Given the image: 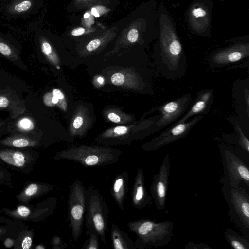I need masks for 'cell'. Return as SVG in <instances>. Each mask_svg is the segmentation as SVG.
Masks as SVG:
<instances>
[{"mask_svg": "<svg viewBox=\"0 0 249 249\" xmlns=\"http://www.w3.org/2000/svg\"><path fill=\"white\" fill-rule=\"evenodd\" d=\"M129 231L136 234V249H147L167 245L173 236L174 222L171 221L156 222L149 219H141L129 222Z\"/></svg>", "mask_w": 249, "mask_h": 249, "instance_id": "6da1fadb", "label": "cell"}, {"mask_svg": "<svg viewBox=\"0 0 249 249\" xmlns=\"http://www.w3.org/2000/svg\"><path fill=\"white\" fill-rule=\"evenodd\" d=\"M121 155L122 151L115 149L81 146L58 152L53 159L71 160L85 167L102 166L116 163Z\"/></svg>", "mask_w": 249, "mask_h": 249, "instance_id": "7a4b0ae2", "label": "cell"}, {"mask_svg": "<svg viewBox=\"0 0 249 249\" xmlns=\"http://www.w3.org/2000/svg\"><path fill=\"white\" fill-rule=\"evenodd\" d=\"M107 205L98 190L93 186L87 189V205L85 216L87 236L96 231L100 240L106 244V234L108 229Z\"/></svg>", "mask_w": 249, "mask_h": 249, "instance_id": "3957f363", "label": "cell"}, {"mask_svg": "<svg viewBox=\"0 0 249 249\" xmlns=\"http://www.w3.org/2000/svg\"><path fill=\"white\" fill-rule=\"evenodd\" d=\"M222 185L231 220L247 239L249 237V195L241 185L236 188Z\"/></svg>", "mask_w": 249, "mask_h": 249, "instance_id": "277c9868", "label": "cell"}, {"mask_svg": "<svg viewBox=\"0 0 249 249\" xmlns=\"http://www.w3.org/2000/svg\"><path fill=\"white\" fill-rule=\"evenodd\" d=\"M219 150L223 169V174L220 179L221 184L236 188L244 183L249 188V165L233 148L221 145Z\"/></svg>", "mask_w": 249, "mask_h": 249, "instance_id": "5b68a950", "label": "cell"}, {"mask_svg": "<svg viewBox=\"0 0 249 249\" xmlns=\"http://www.w3.org/2000/svg\"><path fill=\"white\" fill-rule=\"evenodd\" d=\"M68 219L71 234L77 241L82 233L87 205V189L78 180L73 182L69 189Z\"/></svg>", "mask_w": 249, "mask_h": 249, "instance_id": "8992f818", "label": "cell"}, {"mask_svg": "<svg viewBox=\"0 0 249 249\" xmlns=\"http://www.w3.org/2000/svg\"><path fill=\"white\" fill-rule=\"evenodd\" d=\"M56 204L57 198L52 197L35 207L20 205L12 209L2 208V211L5 215L13 219L38 222L51 215Z\"/></svg>", "mask_w": 249, "mask_h": 249, "instance_id": "52a82bcc", "label": "cell"}, {"mask_svg": "<svg viewBox=\"0 0 249 249\" xmlns=\"http://www.w3.org/2000/svg\"><path fill=\"white\" fill-rule=\"evenodd\" d=\"M201 114L195 116L188 122L172 124L149 142L144 144L142 148L147 151L156 150L161 147L185 137L191 128L202 118Z\"/></svg>", "mask_w": 249, "mask_h": 249, "instance_id": "ba28073f", "label": "cell"}, {"mask_svg": "<svg viewBox=\"0 0 249 249\" xmlns=\"http://www.w3.org/2000/svg\"><path fill=\"white\" fill-rule=\"evenodd\" d=\"M171 163L168 154L162 160L158 172L153 178L150 191L156 209L161 211L165 209V203L168 192Z\"/></svg>", "mask_w": 249, "mask_h": 249, "instance_id": "9c48e42d", "label": "cell"}, {"mask_svg": "<svg viewBox=\"0 0 249 249\" xmlns=\"http://www.w3.org/2000/svg\"><path fill=\"white\" fill-rule=\"evenodd\" d=\"M39 155L28 151L0 149V161L16 170L28 174L35 166Z\"/></svg>", "mask_w": 249, "mask_h": 249, "instance_id": "30bf717a", "label": "cell"}, {"mask_svg": "<svg viewBox=\"0 0 249 249\" xmlns=\"http://www.w3.org/2000/svg\"><path fill=\"white\" fill-rule=\"evenodd\" d=\"M191 96L188 94L168 102L158 107L161 115L156 125L158 130L165 127L179 118L187 111L191 104Z\"/></svg>", "mask_w": 249, "mask_h": 249, "instance_id": "8fae6325", "label": "cell"}, {"mask_svg": "<svg viewBox=\"0 0 249 249\" xmlns=\"http://www.w3.org/2000/svg\"><path fill=\"white\" fill-rule=\"evenodd\" d=\"M133 206L141 210L152 204V197L147 192L145 183V176L142 168L138 169L131 193Z\"/></svg>", "mask_w": 249, "mask_h": 249, "instance_id": "7c38bea8", "label": "cell"}, {"mask_svg": "<svg viewBox=\"0 0 249 249\" xmlns=\"http://www.w3.org/2000/svg\"><path fill=\"white\" fill-rule=\"evenodd\" d=\"M213 97V90H206L201 92L197 96L190 109L180 119L173 124L186 122L193 116L206 113L209 111Z\"/></svg>", "mask_w": 249, "mask_h": 249, "instance_id": "4fadbf2b", "label": "cell"}, {"mask_svg": "<svg viewBox=\"0 0 249 249\" xmlns=\"http://www.w3.org/2000/svg\"><path fill=\"white\" fill-rule=\"evenodd\" d=\"M53 189V185L49 183L38 182H30L16 196V198L18 202L27 204L33 199L48 194Z\"/></svg>", "mask_w": 249, "mask_h": 249, "instance_id": "5bb4252c", "label": "cell"}, {"mask_svg": "<svg viewBox=\"0 0 249 249\" xmlns=\"http://www.w3.org/2000/svg\"><path fill=\"white\" fill-rule=\"evenodd\" d=\"M128 172L123 171L115 178L111 193L118 208L122 211L124 210V202L128 191Z\"/></svg>", "mask_w": 249, "mask_h": 249, "instance_id": "9a60e30c", "label": "cell"}, {"mask_svg": "<svg viewBox=\"0 0 249 249\" xmlns=\"http://www.w3.org/2000/svg\"><path fill=\"white\" fill-rule=\"evenodd\" d=\"M248 55V50L245 47L224 50L215 54L212 63L216 66H223L242 60Z\"/></svg>", "mask_w": 249, "mask_h": 249, "instance_id": "2e32d148", "label": "cell"}, {"mask_svg": "<svg viewBox=\"0 0 249 249\" xmlns=\"http://www.w3.org/2000/svg\"><path fill=\"white\" fill-rule=\"evenodd\" d=\"M27 228L20 220L0 217V241L7 237H17L22 231Z\"/></svg>", "mask_w": 249, "mask_h": 249, "instance_id": "e0dca14e", "label": "cell"}, {"mask_svg": "<svg viewBox=\"0 0 249 249\" xmlns=\"http://www.w3.org/2000/svg\"><path fill=\"white\" fill-rule=\"evenodd\" d=\"M111 237L114 249H136L127 233L122 231L114 223L111 224Z\"/></svg>", "mask_w": 249, "mask_h": 249, "instance_id": "ac0fdd59", "label": "cell"}, {"mask_svg": "<svg viewBox=\"0 0 249 249\" xmlns=\"http://www.w3.org/2000/svg\"><path fill=\"white\" fill-rule=\"evenodd\" d=\"M0 144L3 146L18 148L34 147L39 144L36 140L23 135H14L0 141Z\"/></svg>", "mask_w": 249, "mask_h": 249, "instance_id": "d6986e66", "label": "cell"}, {"mask_svg": "<svg viewBox=\"0 0 249 249\" xmlns=\"http://www.w3.org/2000/svg\"><path fill=\"white\" fill-rule=\"evenodd\" d=\"M224 235L228 243L233 249H249V242L244 236L238 234L231 228H227Z\"/></svg>", "mask_w": 249, "mask_h": 249, "instance_id": "ffe728a7", "label": "cell"}, {"mask_svg": "<svg viewBox=\"0 0 249 249\" xmlns=\"http://www.w3.org/2000/svg\"><path fill=\"white\" fill-rule=\"evenodd\" d=\"M34 230L28 228L22 231L17 236L14 245V249H29L33 244Z\"/></svg>", "mask_w": 249, "mask_h": 249, "instance_id": "44dd1931", "label": "cell"}, {"mask_svg": "<svg viewBox=\"0 0 249 249\" xmlns=\"http://www.w3.org/2000/svg\"><path fill=\"white\" fill-rule=\"evenodd\" d=\"M0 53L14 62H18L20 60L17 51L1 39H0Z\"/></svg>", "mask_w": 249, "mask_h": 249, "instance_id": "7402d4cb", "label": "cell"}, {"mask_svg": "<svg viewBox=\"0 0 249 249\" xmlns=\"http://www.w3.org/2000/svg\"><path fill=\"white\" fill-rule=\"evenodd\" d=\"M40 46L43 53L47 59L53 64H57V57L50 43L45 39H42L40 41Z\"/></svg>", "mask_w": 249, "mask_h": 249, "instance_id": "603a6c76", "label": "cell"}, {"mask_svg": "<svg viewBox=\"0 0 249 249\" xmlns=\"http://www.w3.org/2000/svg\"><path fill=\"white\" fill-rule=\"evenodd\" d=\"M87 240L84 243L81 249H98L99 248L100 237L96 231L89 234Z\"/></svg>", "mask_w": 249, "mask_h": 249, "instance_id": "cb8c5ba5", "label": "cell"}, {"mask_svg": "<svg viewBox=\"0 0 249 249\" xmlns=\"http://www.w3.org/2000/svg\"><path fill=\"white\" fill-rule=\"evenodd\" d=\"M12 175L0 161V184L12 187Z\"/></svg>", "mask_w": 249, "mask_h": 249, "instance_id": "d4e9b609", "label": "cell"}, {"mask_svg": "<svg viewBox=\"0 0 249 249\" xmlns=\"http://www.w3.org/2000/svg\"><path fill=\"white\" fill-rule=\"evenodd\" d=\"M17 126L19 130L22 131L27 132L33 130L35 125L31 119L28 117H24L18 121Z\"/></svg>", "mask_w": 249, "mask_h": 249, "instance_id": "484cf974", "label": "cell"}, {"mask_svg": "<svg viewBox=\"0 0 249 249\" xmlns=\"http://www.w3.org/2000/svg\"><path fill=\"white\" fill-rule=\"evenodd\" d=\"M236 129L239 133L238 144L240 147L248 154L249 153V141L242 132L238 124L235 125Z\"/></svg>", "mask_w": 249, "mask_h": 249, "instance_id": "4316f807", "label": "cell"}, {"mask_svg": "<svg viewBox=\"0 0 249 249\" xmlns=\"http://www.w3.org/2000/svg\"><path fill=\"white\" fill-rule=\"evenodd\" d=\"M32 4V3L30 0H24L15 5L14 9L18 13L25 12L31 8Z\"/></svg>", "mask_w": 249, "mask_h": 249, "instance_id": "83f0119b", "label": "cell"}, {"mask_svg": "<svg viewBox=\"0 0 249 249\" xmlns=\"http://www.w3.org/2000/svg\"><path fill=\"white\" fill-rule=\"evenodd\" d=\"M51 243L53 249H64L67 246V244L64 243L61 237L57 235H54L52 237Z\"/></svg>", "mask_w": 249, "mask_h": 249, "instance_id": "f1b7e54d", "label": "cell"}, {"mask_svg": "<svg viewBox=\"0 0 249 249\" xmlns=\"http://www.w3.org/2000/svg\"><path fill=\"white\" fill-rule=\"evenodd\" d=\"M184 249H213L208 245L203 243H196L192 241L188 242L184 247Z\"/></svg>", "mask_w": 249, "mask_h": 249, "instance_id": "f546056e", "label": "cell"}, {"mask_svg": "<svg viewBox=\"0 0 249 249\" xmlns=\"http://www.w3.org/2000/svg\"><path fill=\"white\" fill-rule=\"evenodd\" d=\"M111 81L113 84L116 86L122 85L124 81V77L121 73H115L111 77Z\"/></svg>", "mask_w": 249, "mask_h": 249, "instance_id": "4dcf8cb0", "label": "cell"}, {"mask_svg": "<svg viewBox=\"0 0 249 249\" xmlns=\"http://www.w3.org/2000/svg\"><path fill=\"white\" fill-rule=\"evenodd\" d=\"M139 33L138 30L135 28L130 29L127 35V38L130 42H136L138 38Z\"/></svg>", "mask_w": 249, "mask_h": 249, "instance_id": "1f68e13d", "label": "cell"}, {"mask_svg": "<svg viewBox=\"0 0 249 249\" xmlns=\"http://www.w3.org/2000/svg\"><path fill=\"white\" fill-rule=\"evenodd\" d=\"M101 40L95 39L90 41L87 46V50L89 52L93 51L98 48L101 44Z\"/></svg>", "mask_w": 249, "mask_h": 249, "instance_id": "d6a6232c", "label": "cell"}, {"mask_svg": "<svg viewBox=\"0 0 249 249\" xmlns=\"http://www.w3.org/2000/svg\"><path fill=\"white\" fill-rule=\"evenodd\" d=\"M192 15L196 18L203 17L206 15V12L201 7L194 8L192 12Z\"/></svg>", "mask_w": 249, "mask_h": 249, "instance_id": "836d02e7", "label": "cell"}, {"mask_svg": "<svg viewBox=\"0 0 249 249\" xmlns=\"http://www.w3.org/2000/svg\"><path fill=\"white\" fill-rule=\"evenodd\" d=\"M127 128L124 126H117L113 129V132L117 136L124 135L127 132Z\"/></svg>", "mask_w": 249, "mask_h": 249, "instance_id": "e575fe53", "label": "cell"}, {"mask_svg": "<svg viewBox=\"0 0 249 249\" xmlns=\"http://www.w3.org/2000/svg\"><path fill=\"white\" fill-rule=\"evenodd\" d=\"M10 102L9 99L5 96H0V108H4L8 107Z\"/></svg>", "mask_w": 249, "mask_h": 249, "instance_id": "d590c367", "label": "cell"}, {"mask_svg": "<svg viewBox=\"0 0 249 249\" xmlns=\"http://www.w3.org/2000/svg\"><path fill=\"white\" fill-rule=\"evenodd\" d=\"M83 123V120L82 117L80 116H77L73 121V127L75 129H78L82 126Z\"/></svg>", "mask_w": 249, "mask_h": 249, "instance_id": "8d00e7d4", "label": "cell"}, {"mask_svg": "<svg viewBox=\"0 0 249 249\" xmlns=\"http://www.w3.org/2000/svg\"><path fill=\"white\" fill-rule=\"evenodd\" d=\"M15 239L7 237L4 240L3 244L6 248H10L14 246Z\"/></svg>", "mask_w": 249, "mask_h": 249, "instance_id": "74e56055", "label": "cell"}, {"mask_svg": "<svg viewBox=\"0 0 249 249\" xmlns=\"http://www.w3.org/2000/svg\"><path fill=\"white\" fill-rule=\"evenodd\" d=\"M85 32V29L82 27H78L73 29L71 31V34L73 36H79L84 34Z\"/></svg>", "mask_w": 249, "mask_h": 249, "instance_id": "f35d334b", "label": "cell"}, {"mask_svg": "<svg viewBox=\"0 0 249 249\" xmlns=\"http://www.w3.org/2000/svg\"><path fill=\"white\" fill-rule=\"evenodd\" d=\"M52 95L56 97L59 101L65 99L64 95L62 92L58 89H54L52 91Z\"/></svg>", "mask_w": 249, "mask_h": 249, "instance_id": "ab89813d", "label": "cell"}, {"mask_svg": "<svg viewBox=\"0 0 249 249\" xmlns=\"http://www.w3.org/2000/svg\"><path fill=\"white\" fill-rule=\"evenodd\" d=\"M108 119L112 122L119 123L120 121V118L119 116L114 113H110L108 115Z\"/></svg>", "mask_w": 249, "mask_h": 249, "instance_id": "60d3db41", "label": "cell"}, {"mask_svg": "<svg viewBox=\"0 0 249 249\" xmlns=\"http://www.w3.org/2000/svg\"><path fill=\"white\" fill-rule=\"evenodd\" d=\"M91 13L93 16H95L96 17H98L100 16V15L97 10L94 7L92 8Z\"/></svg>", "mask_w": 249, "mask_h": 249, "instance_id": "b9f144b4", "label": "cell"}, {"mask_svg": "<svg viewBox=\"0 0 249 249\" xmlns=\"http://www.w3.org/2000/svg\"><path fill=\"white\" fill-rule=\"evenodd\" d=\"M34 249H46V248L44 245L39 244V245H37L34 248Z\"/></svg>", "mask_w": 249, "mask_h": 249, "instance_id": "7bdbcfd3", "label": "cell"}, {"mask_svg": "<svg viewBox=\"0 0 249 249\" xmlns=\"http://www.w3.org/2000/svg\"><path fill=\"white\" fill-rule=\"evenodd\" d=\"M98 81L101 83L102 84L104 82V79L102 77H99L98 78Z\"/></svg>", "mask_w": 249, "mask_h": 249, "instance_id": "ee69618b", "label": "cell"}, {"mask_svg": "<svg viewBox=\"0 0 249 249\" xmlns=\"http://www.w3.org/2000/svg\"><path fill=\"white\" fill-rule=\"evenodd\" d=\"M90 17V14L88 13H86L84 15V18H89V17Z\"/></svg>", "mask_w": 249, "mask_h": 249, "instance_id": "f6af8a7d", "label": "cell"}, {"mask_svg": "<svg viewBox=\"0 0 249 249\" xmlns=\"http://www.w3.org/2000/svg\"><path fill=\"white\" fill-rule=\"evenodd\" d=\"M4 124L3 121H2L1 120H0V127L2 125Z\"/></svg>", "mask_w": 249, "mask_h": 249, "instance_id": "bcb514c9", "label": "cell"}, {"mask_svg": "<svg viewBox=\"0 0 249 249\" xmlns=\"http://www.w3.org/2000/svg\"><path fill=\"white\" fill-rule=\"evenodd\" d=\"M57 68L58 69H60V67H59V66H57Z\"/></svg>", "mask_w": 249, "mask_h": 249, "instance_id": "7dc6e473", "label": "cell"}, {"mask_svg": "<svg viewBox=\"0 0 249 249\" xmlns=\"http://www.w3.org/2000/svg\"></svg>", "mask_w": 249, "mask_h": 249, "instance_id": "c3c4849f", "label": "cell"}, {"mask_svg": "<svg viewBox=\"0 0 249 249\" xmlns=\"http://www.w3.org/2000/svg\"></svg>", "mask_w": 249, "mask_h": 249, "instance_id": "681fc988", "label": "cell"}]
</instances>
